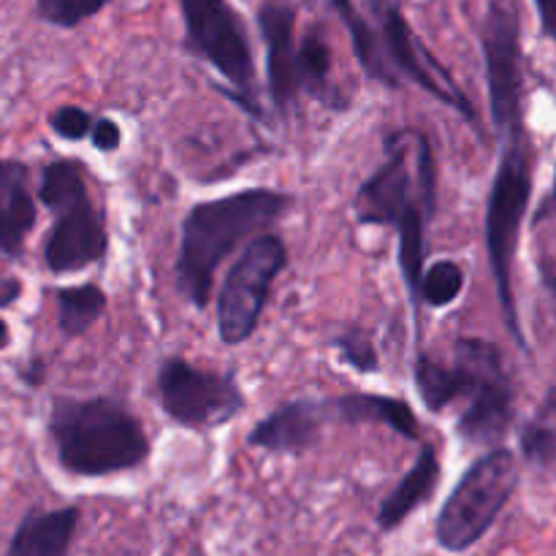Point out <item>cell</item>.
Returning a JSON list of instances; mask_svg holds the SVG:
<instances>
[{
  "instance_id": "6da1fadb",
  "label": "cell",
  "mask_w": 556,
  "mask_h": 556,
  "mask_svg": "<svg viewBox=\"0 0 556 556\" xmlns=\"http://www.w3.org/2000/svg\"><path fill=\"white\" fill-rule=\"evenodd\" d=\"M389 155L358 188L356 220L362 226L396 228L400 269L407 296L418 307V286L427 269V223L438 206V166L424 130H394L386 136Z\"/></svg>"
},
{
  "instance_id": "7a4b0ae2",
  "label": "cell",
  "mask_w": 556,
  "mask_h": 556,
  "mask_svg": "<svg viewBox=\"0 0 556 556\" xmlns=\"http://www.w3.org/2000/svg\"><path fill=\"white\" fill-rule=\"evenodd\" d=\"M293 204L291 193L275 188H244L223 199L190 206L182 220V242L177 258L179 293L204 309L223 261L255 233L280 220Z\"/></svg>"
},
{
  "instance_id": "3957f363",
  "label": "cell",
  "mask_w": 556,
  "mask_h": 556,
  "mask_svg": "<svg viewBox=\"0 0 556 556\" xmlns=\"http://www.w3.org/2000/svg\"><path fill=\"white\" fill-rule=\"evenodd\" d=\"M58 462L71 476L103 478L150 459V438L139 418L117 400H58L49 416Z\"/></svg>"
},
{
  "instance_id": "277c9868",
  "label": "cell",
  "mask_w": 556,
  "mask_h": 556,
  "mask_svg": "<svg viewBox=\"0 0 556 556\" xmlns=\"http://www.w3.org/2000/svg\"><path fill=\"white\" fill-rule=\"evenodd\" d=\"M500 136H503V147H500L497 174H494L486 206V248L505 324L514 340L527 348L514 296V261L519 250L521 223L532 199V144L525 125H516Z\"/></svg>"
},
{
  "instance_id": "5b68a950",
  "label": "cell",
  "mask_w": 556,
  "mask_h": 556,
  "mask_svg": "<svg viewBox=\"0 0 556 556\" xmlns=\"http://www.w3.org/2000/svg\"><path fill=\"white\" fill-rule=\"evenodd\" d=\"M451 405L462 402L456 432L470 445L494 448L514 424V383L505 369L503 353L486 340H459L445 358Z\"/></svg>"
},
{
  "instance_id": "8992f818",
  "label": "cell",
  "mask_w": 556,
  "mask_h": 556,
  "mask_svg": "<svg viewBox=\"0 0 556 556\" xmlns=\"http://www.w3.org/2000/svg\"><path fill=\"white\" fill-rule=\"evenodd\" d=\"M519 486V465L514 451L492 448L478 456L434 521V538L440 548L451 554H465L494 527L497 516L514 497Z\"/></svg>"
},
{
  "instance_id": "52a82bcc",
  "label": "cell",
  "mask_w": 556,
  "mask_h": 556,
  "mask_svg": "<svg viewBox=\"0 0 556 556\" xmlns=\"http://www.w3.org/2000/svg\"><path fill=\"white\" fill-rule=\"evenodd\" d=\"M185 47L228 81V98L253 117H264L255 98V58L248 25L228 0H177Z\"/></svg>"
},
{
  "instance_id": "ba28073f",
  "label": "cell",
  "mask_w": 556,
  "mask_h": 556,
  "mask_svg": "<svg viewBox=\"0 0 556 556\" xmlns=\"http://www.w3.org/2000/svg\"><path fill=\"white\" fill-rule=\"evenodd\" d=\"M286 264L288 248L277 233H258L244 248L217 296V331L226 345H242L253 337Z\"/></svg>"
},
{
  "instance_id": "9c48e42d",
  "label": "cell",
  "mask_w": 556,
  "mask_h": 556,
  "mask_svg": "<svg viewBox=\"0 0 556 556\" xmlns=\"http://www.w3.org/2000/svg\"><path fill=\"white\" fill-rule=\"evenodd\" d=\"M369 11L375 16V30L380 36V47H383L386 63H389L391 74L400 81H413L421 90H427L429 96L438 98L445 106L456 109L467 123H472L476 128L478 114L472 109L470 98L465 96L456 79L451 76V71L429 52L421 43V38L413 33L410 22L402 14L400 5L394 0H367Z\"/></svg>"
},
{
  "instance_id": "30bf717a",
  "label": "cell",
  "mask_w": 556,
  "mask_h": 556,
  "mask_svg": "<svg viewBox=\"0 0 556 556\" xmlns=\"http://www.w3.org/2000/svg\"><path fill=\"white\" fill-rule=\"evenodd\" d=\"M163 413L190 429H215L244 410V394L233 375L199 369L179 356H168L157 369Z\"/></svg>"
},
{
  "instance_id": "8fae6325",
  "label": "cell",
  "mask_w": 556,
  "mask_h": 556,
  "mask_svg": "<svg viewBox=\"0 0 556 556\" xmlns=\"http://www.w3.org/2000/svg\"><path fill=\"white\" fill-rule=\"evenodd\" d=\"M489 109L497 134L525 125L521 112V11L519 0H489L481 22Z\"/></svg>"
},
{
  "instance_id": "7c38bea8",
  "label": "cell",
  "mask_w": 556,
  "mask_h": 556,
  "mask_svg": "<svg viewBox=\"0 0 556 556\" xmlns=\"http://www.w3.org/2000/svg\"><path fill=\"white\" fill-rule=\"evenodd\" d=\"M52 212L54 226L43 244V261L54 275H74L106 258V217L92 204L90 190H79Z\"/></svg>"
},
{
  "instance_id": "4fadbf2b",
  "label": "cell",
  "mask_w": 556,
  "mask_h": 556,
  "mask_svg": "<svg viewBox=\"0 0 556 556\" xmlns=\"http://www.w3.org/2000/svg\"><path fill=\"white\" fill-rule=\"evenodd\" d=\"M258 30L266 47V87L271 106L288 114V109L302 96L296 9L291 0H264L258 9Z\"/></svg>"
},
{
  "instance_id": "5bb4252c",
  "label": "cell",
  "mask_w": 556,
  "mask_h": 556,
  "mask_svg": "<svg viewBox=\"0 0 556 556\" xmlns=\"http://www.w3.org/2000/svg\"><path fill=\"white\" fill-rule=\"evenodd\" d=\"M326 413H329L326 402H286V405L277 407L275 413H269V416L255 424L248 443L253 448L269 451V454H304V451H309L320 440Z\"/></svg>"
},
{
  "instance_id": "9a60e30c",
  "label": "cell",
  "mask_w": 556,
  "mask_h": 556,
  "mask_svg": "<svg viewBox=\"0 0 556 556\" xmlns=\"http://www.w3.org/2000/svg\"><path fill=\"white\" fill-rule=\"evenodd\" d=\"M25 163L0 161V253L16 258L25 250L27 233L36 226V199Z\"/></svg>"
},
{
  "instance_id": "2e32d148",
  "label": "cell",
  "mask_w": 556,
  "mask_h": 556,
  "mask_svg": "<svg viewBox=\"0 0 556 556\" xmlns=\"http://www.w3.org/2000/svg\"><path fill=\"white\" fill-rule=\"evenodd\" d=\"M440 483V456L434 445H421L418 459L413 462L410 470L405 472L394 492L380 503L378 527L383 532H394L396 527L405 525L424 503L434 497Z\"/></svg>"
},
{
  "instance_id": "e0dca14e",
  "label": "cell",
  "mask_w": 556,
  "mask_h": 556,
  "mask_svg": "<svg viewBox=\"0 0 556 556\" xmlns=\"http://www.w3.org/2000/svg\"><path fill=\"white\" fill-rule=\"evenodd\" d=\"M79 527V508L30 510L11 538L9 556H68Z\"/></svg>"
},
{
  "instance_id": "ac0fdd59",
  "label": "cell",
  "mask_w": 556,
  "mask_h": 556,
  "mask_svg": "<svg viewBox=\"0 0 556 556\" xmlns=\"http://www.w3.org/2000/svg\"><path fill=\"white\" fill-rule=\"evenodd\" d=\"M326 405L340 421L351 424V427L380 424V427H389L391 432L405 440H421V421H418L416 410L405 400H396V396L345 394L326 402Z\"/></svg>"
},
{
  "instance_id": "d6986e66",
  "label": "cell",
  "mask_w": 556,
  "mask_h": 556,
  "mask_svg": "<svg viewBox=\"0 0 556 556\" xmlns=\"http://www.w3.org/2000/svg\"><path fill=\"white\" fill-rule=\"evenodd\" d=\"M324 3H329L331 9L337 11L342 25H345L348 33H351L353 52H356V60L364 68V74H367L369 79L380 81V85L391 87V90H400V81L394 79L389 63H386L383 47H380V36L378 30H375L372 22L356 9L353 0H324Z\"/></svg>"
},
{
  "instance_id": "ffe728a7",
  "label": "cell",
  "mask_w": 556,
  "mask_h": 556,
  "mask_svg": "<svg viewBox=\"0 0 556 556\" xmlns=\"http://www.w3.org/2000/svg\"><path fill=\"white\" fill-rule=\"evenodd\" d=\"M103 309H106V293L98 286H92V282L60 288L58 329L63 331V337H68V340L87 334V331L101 320Z\"/></svg>"
},
{
  "instance_id": "44dd1931",
  "label": "cell",
  "mask_w": 556,
  "mask_h": 556,
  "mask_svg": "<svg viewBox=\"0 0 556 556\" xmlns=\"http://www.w3.org/2000/svg\"><path fill=\"white\" fill-rule=\"evenodd\" d=\"M331 47L320 27H309L299 41V74H302V92L318 101H340L331 92Z\"/></svg>"
},
{
  "instance_id": "7402d4cb",
  "label": "cell",
  "mask_w": 556,
  "mask_h": 556,
  "mask_svg": "<svg viewBox=\"0 0 556 556\" xmlns=\"http://www.w3.org/2000/svg\"><path fill=\"white\" fill-rule=\"evenodd\" d=\"M465 291V271L454 261H438L429 269H424L421 286H418V302L429 304L434 309H443L459 299Z\"/></svg>"
},
{
  "instance_id": "603a6c76",
  "label": "cell",
  "mask_w": 556,
  "mask_h": 556,
  "mask_svg": "<svg viewBox=\"0 0 556 556\" xmlns=\"http://www.w3.org/2000/svg\"><path fill=\"white\" fill-rule=\"evenodd\" d=\"M556 407L546 405V410L541 416L532 418L525 429H521V456L530 467H543L554 465L556 462Z\"/></svg>"
},
{
  "instance_id": "cb8c5ba5",
  "label": "cell",
  "mask_w": 556,
  "mask_h": 556,
  "mask_svg": "<svg viewBox=\"0 0 556 556\" xmlns=\"http://www.w3.org/2000/svg\"><path fill=\"white\" fill-rule=\"evenodd\" d=\"M109 3L112 0H36V14L47 25L71 30L101 14Z\"/></svg>"
},
{
  "instance_id": "d4e9b609",
  "label": "cell",
  "mask_w": 556,
  "mask_h": 556,
  "mask_svg": "<svg viewBox=\"0 0 556 556\" xmlns=\"http://www.w3.org/2000/svg\"><path fill=\"white\" fill-rule=\"evenodd\" d=\"M334 348L340 351L342 362L348 364V367H353L356 372H378L380 369V358H378V351H375L372 340H369L367 331L362 329H348L342 331L340 337L334 340Z\"/></svg>"
},
{
  "instance_id": "484cf974",
  "label": "cell",
  "mask_w": 556,
  "mask_h": 556,
  "mask_svg": "<svg viewBox=\"0 0 556 556\" xmlns=\"http://www.w3.org/2000/svg\"><path fill=\"white\" fill-rule=\"evenodd\" d=\"M92 123H96L92 114L81 106H60L49 114V125L65 141H81L85 136H90Z\"/></svg>"
},
{
  "instance_id": "4316f807",
  "label": "cell",
  "mask_w": 556,
  "mask_h": 556,
  "mask_svg": "<svg viewBox=\"0 0 556 556\" xmlns=\"http://www.w3.org/2000/svg\"><path fill=\"white\" fill-rule=\"evenodd\" d=\"M90 141L98 152H117L123 144V128L112 117H101L92 123Z\"/></svg>"
},
{
  "instance_id": "83f0119b",
  "label": "cell",
  "mask_w": 556,
  "mask_h": 556,
  "mask_svg": "<svg viewBox=\"0 0 556 556\" xmlns=\"http://www.w3.org/2000/svg\"><path fill=\"white\" fill-rule=\"evenodd\" d=\"M538 16H541L543 36L556 41V0H535Z\"/></svg>"
},
{
  "instance_id": "f1b7e54d",
  "label": "cell",
  "mask_w": 556,
  "mask_h": 556,
  "mask_svg": "<svg viewBox=\"0 0 556 556\" xmlns=\"http://www.w3.org/2000/svg\"><path fill=\"white\" fill-rule=\"evenodd\" d=\"M22 293V282L16 280V277H5V280H0V307H11V304L20 299Z\"/></svg>"
},
{
  "instance_id": "f546056e",
  "label": "cell",
  "mask_w": 556,
  "mask_h": 556,
  "mask_svg": "<svg viewBox=\"0 0 556 556\" xmlns=\"http://www.w3.org/2000/svg\"><path fill=\"white\" fill-rule=\"evenodd\" d=\"M556 215V174H554V188H552V195L546 199V204L541 206V212L535 215V223L546 220V217H554Z\"/></svg>"
},
{
  "instance_id": "4dcf8cb0",
  "label": "cell",
  "mask_w": 556,
  "mask_h": 556,
  "mask_svg": "<svg viewBox=\"0 0 556 556\" xmlns=\"http://www.w3.org/2000/svg\"><path fill=\"white\" fill-rule=\"evenodd\" d=\"M9 342H11V331H9V326H5V320L0 318V351H3V348H9Z\"/></svg>"
},
{
  "instance_id": "1f68e13d",
  "label": "cell",
  "mask_w": 556,
  "mask_h": 556,
  "mask_svg": "<svg viewBox=\"0 0 556 556\" xmlns=\"http://www.w3.org/2000/svg\"><path fill=\"white\" fill-rule=\"evenodd\" d=\"M546 286L556 293V275H552V271H546Z\"/></svg>"
}]
</instances>
